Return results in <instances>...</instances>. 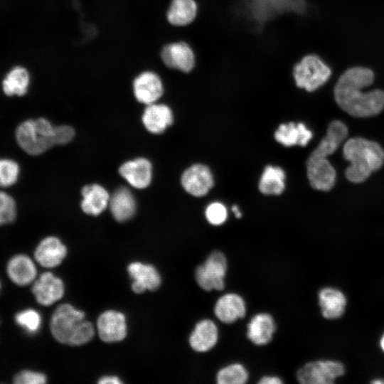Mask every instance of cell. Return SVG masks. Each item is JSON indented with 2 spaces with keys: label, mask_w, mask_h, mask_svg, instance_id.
Returning a JSON list of instances; mask_svg holds the SVG:
<instances>
[{
  "label": "cell",
  "mask_w": 384,
  "mask_h": 384,
  "mask_svg": "<svg viewBox=\"0 0 384 384\" xmlns=\"http://www.w3.org/2000/svg\"><path fill=\"white\" fill-rule=\"evenodd\" d=\"M181 183L184 190L196 197L206 195L213 188L214 180L210 169L203 164H193L181 175Z\"/></svg>",
  "instance_id": "cell-10"
},
{
  "label": "cell",
  "mask_w": 384,
  "mask_h": 384,
  "mask_svg": "<svg viewBox=\"0 0 384 384\" xmlns=\"http://www.w3.org/2000/svg\"><path fill=\"white\" fill-rule=\"evenodd\" d=\"M1 282H0V290H1Z\"/></svg>",
  "instance_id": "cell-42"
},
{
  "label": "cell",
  "mask_w": 384,
  "mask_h": 384,
  "mask_svg": "<svg viewBox=\"0 0 384 384\" xmlns=\"http://www.w3.org/2000/svg\"><path fill=\"white\" fill-rule=\"evenodd\" d=\"M16 323L27 333H36L41 326L40 314L33 309H26L18 311L14 316Z\"/></svg>",
  "instance_id": "cell-32"
},
{
  "label": "cell",
  "mask_w": 384,
  "mask_h": 384,
  "mask_svg": "<svg viewBox=\"0 0 384 384\" xmlns=\"http://www.w3.org/2000/svg\"><path fill=\"white\" fill-rule=\"evenodd\" d=\"M312 135L311 131L302 122L281 124L274 132L275 140L286 147L304 146L311 139Z\"/></svg>",
  "instance_id": "cell-24"
},
{
  "label": "cell",
  "mask_w": 384,
  "mask_h": 384,
  "mask_svg": "<svg viewBox=\"0 0 384 384\" xmlns=\"http://www.w3.org/2000/svg\"><path fill=\"white\" fill-rule=\"evenodd\" d=\"M15 139L26 154L41 155L55 145V126L43 117L28 119L17 126Z\"/></svg>",
  "instance_id": "cell-4"
},
{
  "label": "cell",
  "mask_w": 384,
  "mask_h": 384,
  "mask_svg": "<svg viewBox=\"0 0 384 384\" xmlns=\"http://www.w3.org/2000/svg\"><path fill=\"white\" fill-rule=\"evenodd\" d=\"M119 173L127 183L137 189L149 186L152 178V166L145 158H137L122 164Z\"/></svg>",
  "instance_id": "cell-15"
},
{
  "label": "cell",
  "mask_w": 384,
  "mask_h": 384,
  "mask_svg": "<svg viewBox=\"0 0 384 384\" xmlns=\"http://www.w3.org/2000/svg\"><path fill=\"white\" fill-rule=\"evenodd\" d=\"M75 136L73 127L68 125L55 126V145H64L70 142Z\"/></svg>",
  "instance_id": "cell-36"
},
{
  "label": "cell",
  "mask_w": 384,
  "mask_h": 384,
  "mask_svg": "<svg viewBox=\"0 0 384 384\" xmlns=\"http://www.w3.org/2000/svg\"><path fill=\"white\" fill-rule=\"evenodd\" d=\"M343 154L350 163L345 171L346 177L354 183L366 181L384 163V150L381 146L362 137L347 140L343 145Z\"/></svg>",
  "instance_id": "cell-2"
},
{
  "label": "cell",
  "mask_w": 384,
  "mask_h": 384,
  "mask_svg": "<svg viewBox=\"0 0 384 384\" xmlns=\"http://www.w3.org/2000/svg\"><path fill=\"white\" fill-rule=\"evenodd\" d=\"M128 272L132 279V289L135 293L146 290H156L161 284V277L155 267L139 262L128 266Z\"/></svg>",
  "instance_id": "cell-18"
},
{
  "label": "cell",
  "mask_w": 384,
  "mask_h": 384,
  "mask_svg": "<svg viewBox=\"0 0 384 384\" xmlns=\"http://www.w3.org/2000/svg\"><path fill=\"white\" fill-rule=\"evenodd\" d=\"M344 373L342 363L332 361H317L303 366L297 373L302 384H330Z\"/></svg>",
  "instance_id": "cell-7"
},
{
  "label": "cell",
  "mask_w": 384,
  "mask_h": 384,
  "mask_svg": "<svg viewBox=\"0 0 384 384\" xmlns=\"http://www.w3.org/2000/svg\"><path fill=\"white\" fill-rule=\"evenodd\" d=\"M16 215V201L6 191H0V226L13 223Z\"/></svg>",
  "instance_id": "cell-33"
},
{
  "label": "cell",
  "mask_w": 384,
  "mask_h": 384,
  "mask_svg": "<svg viewBox=\"0 0 384 384\" xmlns=\"http://www.w3.org/2000/svg\"><path fill=\"white\" fill-rule=\"evenodd\" d=\"M285 173L282 168L267 166L259 181V190L265 195H279L285 188Z\"/></svg>",
  "instance_id": "cell-29"
},
{
  "label": "cell",
  "mask_w": 384,
  "mask_h": 384,
  "mask_svg": "<svg viewBox=\"0 0 384 384\" xmlns=\"http://www.w3.org/2000/svg\"><path fill=\"white\" fill-rule=\"evenodd\" d=\"M142 120L149 132L159 134L163 133L172 124L174 114L169 106L155 102L146 105Z\"/></svg>",
  "instance_id": "cell-19"
},
{
  "label": "cell",
  "mask_w": 384,
  "mask_h": 384,
  "mask_svg": "<svg viewBox=\"0 0 384 384\" xmlns=\"http://www.w3.org/2000/svg\"><path fill=\"white\" fill-rule=\"evenodd\" d=\"M97 328L100 338L107 343L123 340L127 335V324L123 314L108 310L97 319Z\"/></svg>",
  "instance_id": "cell-14"
},
{
  "label": "cell",
  "mask_w": 384,
  "mask_h": 384,
  "mask_svg": "<svg viewBox=\"0 0 384 384\" xmlns=\"http://www.w3.org/2000/svg\"><path fill=\"white\" fill-rule=\"evenodd\" d=\"M6 272L10 280L21 287L33 283L37 274L34 262L24 254H17L10 258L6 265Z\"/></svg>",
  "instance_id": "cell-17"
},
{
  "label": "cell",
  "mask_w": 384,
  "mask_h": 384,
  "mask_svg": "<svg viewBox=\"0 0 384 384\" xmlns=\"http://www.w3.org/2000/svg\"><path fill=\"white\" fill-rule=\"evenodd\" d=\"M232 211L233 212V213L235 214L236 218H241L242 213L240 211L238 206H237L236 205L233 206H232Z\"/></svg>",
  "instance_id": "cell-39"
},
{
  "label": "cell",
  "mask_w": 384,
  "mask_h": 384,
  "mask_svg": "<svg viewBox=\"0 0 384 384\" xmlns=\"http://www.w3.org/2000/svg\"><path fill=\"white\" fill-rule=\"evenodd\" d=\"M218 331L215 324L210 319L200 321L192 331L189 343L197 352H206L217 343Z\"/></svg>",
  "instance_id": "cell-25"
},
{
  "label": "cell",
  "mask_w": 384,
  "mask_h": 384,
  "mask_svg": "<svg viewBox=\"0 0 384 384\" xmlns=\"http://www.w3.org/2000/svg\"><path fill=\"white\" fill-rule=\"evenodd\" d=\"M163 63L172 69L190 72L195 66V55L185 42H175L164 46L161 52Z\"/></svg>",
  "instance_id": "cell-11"
},
{
  "label": "cell",
  "mask_w": 384,
  "mask_h": 384,
  "mask_svg": "<svg viewBox=\"0 0 384 384\" xmlns=\"http://www.w3.org/2000/svg\"><path fill=\"white\" fill-rule=\"evenodd\" d=\"M46 381L43 373L31 370H21L14 377L15 384H44Z\"/></svg>",
  "instance_id": "cell-35"
},
{
  "label": "cell",
  "mask_w": 384,
  "mask_h": 384,
  "mask_svg": "<svg viewBox=\"0 0 384 384\" xmlns=\"http://www.w3.org/2000/svg\"><path fill=\"white\" fill-rule=\"evenodd\" d=\"M205 215L209 223L213 225H220L228 218L226 207L220 202L210 203L206 208Z\"/></svg>",
  "instance_id": "cell-34"
},
{
  "label": "cell",
  "mask_w": 384,
  "mask_h": 384,
  "mask_svg": "<svg viewBox=\"0 0 384 384\" xmlns=\"http://www.w3.org/2000/svg\"><path fill=\"white\" fill-rule=\"evenodd\" d=\"M109 207L112 216L117 221L125 222L135 214L137 203L130 190L122 186L114 191L110 196Z\"/></svg>",
  "instance_id": "cell-22"
},
{
  "label": "cell",
  "mask_w": 384,
  "mask_h": 384,
  "mask_svg": "<svg viewBox=\"0 0 384 384\" xmlns=\"http://www.w3.org/2000/svg\"><path fill=\"white\" fill-rule=\"evenodd\" d=\"M248 380V373L240 363H233L221 368L217 373L218 384H244Z\"/></svg>",
  "instance_id": "cell-30"
},
{
  "label": "cell",
  "mask_w": 384,
  "mask_h": 384,
  "mask_svg": "<svg viewBox=\"0 0 384 384\" xmlns=\"http://www.w3.org/2000/svg\"><path fill=\"white\" fill-rule=\"evenodd\" d=\"M227 260L220 251H214L196 270V280L205 291H220L225 287Z\"/></svg>",
  "instance_id": "cell-6"
},
{
  "label": "cell",
  "mask_w": 384,
  "mask_h": 384,
  "mask_svg": "<svg viewBox=\"0 0 384 384\" xmlns=\"http://www.w3.org/2000/svg\"><path fill=\"white\" fill-rule=\"evenodd\" d=\"M66 253V247L59 238L48 236L43 238L37 245L34 258L41 266L52 268L62 262Z\"/></svg>",
  "instance_id": "cell-16"
},
{
  "label": "cell",
  "mask_w": 384,
  "mask_h": 384,
  "mask_svg": "<svg viewBox=\"0 0 384 384\" xmlns=\"http://www.w3.org/2000/svg\"><path fill=\"white\" fill-rule=\"evenodd\" d=\"M50 329L55 340L70 346L85 344L94 335L93 326L85 320V314L68 304H61L55 310Z\"/></svg>",
  "instance_id": "cell-3"
},
{
  "label": "cell",
  "mask_w": 384,
  "mask_h": 384,
  "mask_svg": "<svg viewBox=\"0 0 384 384\" xmlns=\"http://www.w3.org/2000/svg\"><path fill=\"white\" fill-rule=\"evenodd\" d=\"M32 292L36 301L43 306H50L64 294L63 281L52 272H46L33 282Z\"/></svg>",
  "instance_id": "cell-12"
},
{
  "label": "cell",
  "mask_w": 384,
  "mask_h": 384,
  "mask_svg": "<svg viewBox=\"0 0 384 384\" xmlns=\"http://www.w3.org/2000/svg\"><path fill=\"white\" fill-rule=\"evenodd\" d=\"M33 74L30 68L21 63L11 66L0 81L1 93L8 98L23 97L31 87Z\"/></svg>",
  "instance_id": "cell-8"
},
{
  "label": "cell",
  "mask_w": 384,
  "mask_h": 384,
  "mask_svg": "<svg viewBox=\"0 0 384 384\" xmlns=\"http://www.w3.org/2000/svg\"><path fill=\"white\" fill-rule=\"evenodd\" d=\"M373 383H384V380H374L372 382Z\"/></svg>",
  "instance_id": "cell-41"
},
{
  "label": "cell",
  "mask_w": 384,
  "mask_h": 384,
  "mask_svg": "<svg viewBox=\"0 0 384 384\" xmlns=\"http://www.w3.org/2000/svg\"><path fill=\"white\" fill-rule=\"evenodd\" d=\"M81 193L82 200L80 206L86 214L98 215L109 206L110 194L101 185L94 183L85 186Z\"/></svg>",
  "instance_id": "cell-23"
},
{
  "label": "cell",
  "mask_w": 384,
  "mask_h": 384,
  "mask_svg": "<svg viewBox=\"0 0 384 384\" xmlns=\"http://www.w3.org/2000/svg\"><path fill=\"white\" fill-rule=\"evenodd\" d=\"M258 383L260 384H279L282 383V380L277 376L266 375L262 377Z\"/></svg>",
  "instance_id": "cell-37"
},
{
  "label": "cell",
  "mask_w": 384,
  "mask_h": 384,
  "mask_svg": "<svg viewBox=\"0 0 384 384\" xmlns=\"http://www.w3.org/2000/svg\"><path fill=\"white\" fill-rule=\"evenodd\" d=\"M331 75L330 68L316 55L304 56L293 68L297 87L313 92L325 84Z\"/></svg>",
  "instance_id": "cell-5"
},
{
  "label": "cell",
  "mask_w": 384,
  "mask_h": 384,
  "mask_svg": "<svg viewBox=\"0 0 384 384\" xmlns=\"http://www.w3.org/2000/svg\"><path fill=\"white\" fill-rule=\"evenodd\" d=\"M348 130L346 125L339 120H334L328 126L326 136L311 153V156L328 157L334 154L347 137Z\"/></svg>",
  "instance_id": "cell-21"
},
{
  "label": "cell",
  "mask_w": 384,
  "mask_h": 384,
  "mask_svg": "<svg viewBox=\"0 0 384 384\" xmlns=\"http://www.w3.org/2000/svg\"><path fill=\"white\" fill-rule=\"evenodd\" d=\"M197 9L194 0H171L166 14L167 20L174 26H187L195 19Z\"/></svg>",
  "instance_id": "cell-28"
},
{
  "label": "cell",
  "mask_w": 384,
  "mask_h": 384,
  "mask_svg": "<svg viewBox=\"0 0 384 384\" xmlns=\"http://www.w3.org/2000/svg\"><path fill=\"white\" fill-rule=\"evenodd\" d=\"M319 302L324 317L329 319L341 316L346 304L342 292L329 287L324 288L319 292Z\"/></svg>",
  "instance_id": "cell-27"
},
{
  "label": "cell",
  "mask_w": 384,
  "mask_h": 384,
  "mask_svg": "<svg viewBox=\"0 0 384 384\" xmlns=\"http://www.w3.org/2000/svg\"><path fill=\"white\" fill-rule=\"evenodd\" d=\"M276 326L269 314L260 313L255 315L247 324V338L255 345L268 343L272 338Z\"/></svg>",
  "instance_id": "cell-26"
},
{
  "label": "cell",
  "mask_w": 384,
  "mask_h": 384,
  "mask_svg": "<svg viewBox=\"0 0 384 384\" xmlns=\"http://www.w3.org/2000/svg\"><path fill=\"white\" fill-rule=\"evenodd\" d=\"M214 313L220 321L231 324L245 316V303L240 295L228 293L218 299L214 307Z\"/></svg>",
  "instance_id": "cell-20"
},
{
  "label": "cell",
  "mask_w": 384,
  "mask_h": 384,
  "mask_svg": "<svg viewBox=\"0 0 384 384\" xmlns=\"http://www.w3.org/2000/svg\"><path fill=\"white\" fill-rule=\"evenodd\" d=\"M20 166L9 158H0V187L8 188L14 185L20 176Z\"/></svg>",
  "instance_id": "cell-31"
},
{
  "label": "cell",
  "mask_w": 384,
  "mask_h": 384,
  "mask_svg": "<svg viewBox=\"0 0 384 384\" xmlns=\"http://www.w3.org/2000/svg\"><path fill=\"white\" fill-rule=\"evenodd\" d=\"M374 80L373 72L364 67L346 70L334 87V98L339 107L356 117H368L379 114L384 108V92L381 90L363 91Z\"/></svg>",
  "instance_id": "cell-1"
},
{
  "label": "cell",
  "mask_w": 384,
  "mask_h": 384,
  "mask_svg": "<svg viewBox=\"0 0 384 384\" xmlns=\"http://www.w3.org/2000/svg\"><path fill=\"white\" fill-rule=\"evenodd\" d=\"M98 383L100 384H119L122 381L119 378L116 376L109 375L104 376L98 380Z\"/></svg>",
  "instance_id": "cell-38"
},
{
  "label": "cell",
  "mask_w": 384,
  "mask_h": 384,
  "mask_svg": "<svg viewBox=\"0 0 384 384\" xmlns=\"http://www.w3.org/2000/svg\"><path fill=\"white\" fill-rule=\"evenodd\" d=\"M306 166L307 177L313 188L329 191L334 187L336 172L326 157L309 155Z\"/></svg>",
  "instance_id": "cell-9"
},
{
  "label": "cell",
  "mask_w": 384,
  "mask_h": 384,
  "mask_svg": "<svg viewBox=\"0 0 384 384\" xmlns=\"http://www.w3.org/2000/svg\"><path fill=\"white\" fill-rule=\"evenodd\" d=\"M380 346H381L382 349L384 351V335L380 340Z\"/></svg>",
  "instance_id": "cell-40"
},
{
  "label": "cell",
  "mask_w": 384,
  "mask_h": 384,
  "mask_svg": "<svg viewBox=\"0 0 384 384\" xmlns=\"http://www.w3.org/2000/svg\"><path fill=\"white\" fill-rule=\"evenodd\" d=\"M133 91L137 100L146 105L155 103L162 96L164 86L160 77L152 71H144L133 82Z\"/></svg>",
  "instance_id": "cell-13"
}]
</instances>
